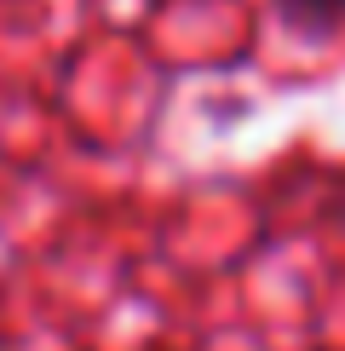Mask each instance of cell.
I'll use <instances>...</instances> for the list:
<instances>
[{
    "label": "cell",
    "mask_w": 345,
    "mask_h": 351,
    "mask_svg": "<svg viewBox=\"0 0 345 351\" xmlns=\"http://www.w3.org/2000/svg\"><path fill=\"white\" fill-rule=\"evenodd\" d=\"M277 18L299 40H328L345 23V0H277Z\"/></svg>",
    "instance_id": "obj_1"
}]
</instances>
